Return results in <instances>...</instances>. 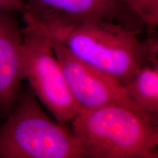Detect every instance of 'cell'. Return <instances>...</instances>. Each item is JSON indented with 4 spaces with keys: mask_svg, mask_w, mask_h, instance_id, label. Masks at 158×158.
I'll list each match as a JSON object with an SVG mask.
<instances>
[{
    "mask_svg": "<svg viewBox=\"0 0 158 158\" xmlns=\"http://www.w3.org/2000/svg\"><path fill=\"white\" fill-rule=\"evenodd\" d=\"M70 123L85 157H158V124L127 107L79 110Z\"/></svg>",
    "mask_w": 158,
    "mask_h": 158,
    "instance_id": "1",
    "label": "cell"
},
{
    "mask_svg": "<svg viewBox=\"0 0 158 158\" xmlns=\"http://www.w3.org/2000/svg\"><path fill=\"white\" fill-rule=\"evenodd\" d=\"M138 34L118 23L94 19L75 27L61 42L76 57L124 86L144 64L157 58L155 35L141 40Z\"/></svg>",
    "mask_w": 158,
    "mask_h": 158,
    "instance_id": "2",
    "label": "cell"
},
{
    "mask_svg": "<svg viewBox=\"0 0 158 158\" xmlns=\"http://www.w3.org/2000/svg\"><path fill=\"white\" fill-rule=\"evenodd\" d=\"M85 157L78 140L65 124L52 119L28 86H22L0 124V158Z\"/></svg>",
    "mask_w": 158,
    "mask_h": 158,
    "instance_id": "3",
    "label": "cell"
},
{
    "mask_svg": "<svg viewBox=\"0 0 158 158\" xmlns=\"http://www.w3.org/2000/svg\"><path fill=\"white\" fill-rule=\"evenodd\" d=\"M26 79L37 98L59 123L70 122L79 111L57 60L51 37L29 15H22Z\"/></svg>",
    "mask_w": 158,
    "mask_h": 158,
    "instance_id": "4",
    "label": "cell"
},
{
    "mask_svg": "<svg viewBox=\"0 0 158 158\" xmlns=\"http://www.w3.org/2000/svg\"><path fill=\"white\" fill-rule=\"evenodd\" d=\"M26 12L51 39L61 41L78 25L103 19L125 26L138 33L141 19L119 0H24Z\"/></svg>",
    "mask_w": 158,
    "mask_h": 158,
    "instance_id": "5",
    "label": "cell"
},
{
    "mask_svg": "<svg viewBox=\"0 0 158 158\" xmlns=\"http://www.w3.org/2000/svg\"><path fill=\"white\" fill-rule=\"evenodd\" d=\"M51 43L79 110L121 106L152 122L130 99L124 86L117 79L76 57L61 41L51 38Z\"/></svg>",
    "mask_w": 158,
    "mask_h": 158,
    "instance_id": "6",
    "label": "cell"
},
{
    "mask_svg": "<svg viewBox=\"0 0 158 158\" xmlns=\"http://www.w3.org/2000/svg\"><path fill=\"white\" fill-rule=\"evenodd\" d=\"M19 13L0 10V116L5 119L26 79L23 37Z\"/></svg>",
    "mask_w": 158,
    "mask_h": 158,
    "instance_id": "7",
    "label": "cell"
},
{
    "mask_svg": "<svg viewBox=\"0 0 158 158\" xmlns=\"http://www.w3.org/2000/svg\"><path fill=\"white\" fill-rule=\"evenodd\" d=\"M129 97L158 124V60L148 62L124 85Z\"/></svg>",
    "mask_w": 158,
    "mask_h": 158,
    "instance_id": "8",
    "label": "cell"
},
{
    "mask_svg": "<svg viewBox=\"0 0 158 158\" xmlns=\"http://www.w3.org/2000/svg\"><path fill=\"white\" fill-rule=\"evenodd\" d=\"M143 22L150 35H155L158 26V0H119Z\"/></svg>",
    "mask_w": 158,
    "mask_h": 158,
    "instance_id": "9",
    "label": "cell"
},
{
    "mask_svg": "<svg viewBox=\"0 0 158 158\" xmlns=\"http://www.w3.org/2000/svg\"><path fill=\"white\" fill-rule=\"evenodd\" d=\"M0 10L12 11L23 15L26 12L24 0H0Z\"/></svg>",
    "mask_w": 158,
    "mask_h": 158,
    "instance_id": "10",
    "label": "cell"
},
{
    "mask_svg": "<svg viewBox=\"0 0 158 158\" xmlns=\"http://www.w3.org/2000/svg\"><path fill=\"white\" fill-rule=\"evenodd\" d=\"M1 120H2V118H1V116H0V121H1Z\"/></svg>",
    "mask_w": 158,
    "mask_h": 158,
    "instance_id": "11",
    "label": "cell"
}]
</instances>
